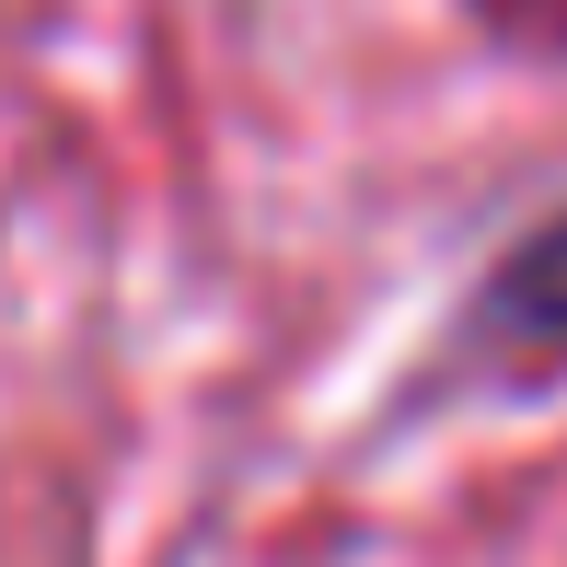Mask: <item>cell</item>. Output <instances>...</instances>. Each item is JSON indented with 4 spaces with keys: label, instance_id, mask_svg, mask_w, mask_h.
<instances>
[{
    "label": "cell",
    "instance_id": "cell-1",
    "mask_svg": "<svg viewBox=\"0 0 567 567\" xmlns=\"http://www.w3.org/2000/svg\"><path fill=\"white\" fill-rule=\"evenodd\" d=\"M486 337L533 348V359H567V209L498 255V278H486Z\"/></svg>",
    "mask_w": 567,
    "mask_h": 567
}]
</instances>
